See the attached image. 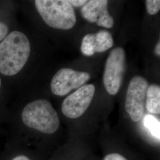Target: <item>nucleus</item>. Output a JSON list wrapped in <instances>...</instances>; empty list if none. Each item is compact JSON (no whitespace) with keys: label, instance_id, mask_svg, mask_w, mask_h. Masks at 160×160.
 <instances>
[{"label":"nucleus","instance_id":"1","mask_svg":"<svg viewBox=\"0 0 160 160\" xmlns=\"http://www.w3.org/2000/svg\"><path fill=\"white\" fill-rule=\"evenodd\" d=\"M30 44L27 36L12 32L0 43V72L7 76L17 74L27 62Z\"/></svg>","mask_w":160,"mask_h":160},{"label":"nucleus","instance_id":"2","mask_svg":"<svg viewBox=\"0 0 160 160\" xmlns=\"http://www.w3.org/2000/svg\"><path fill=\"white\" fill-rule=\"evenodd\" d=\"M22 118L26 126L45 133H53L59 126L57 112L46 100H38L27 104Z\"/></svg>","mask_w":160,"mask_h":160},{"label":"nucleus","instance_id":"3","mask_svg":"<svg viewBox=\"0 0 160 160\" xmlns=\"http://www.w3.org/2000/svg\"><path fill=\"white\" fill-rule=\"evenodd\" d=\"M36 8L50 27L61 30L72 29L77 22L73 7L65 0H36Z\"/></svg>","mask_w":160,"mask_h":160},{"label":"nucleus","instance_id":"4","mask_svg":"<svg viewBox=\"0 0 160 160\" xmlns=\"http://www.w3.org/2000/svg\"><path fill=\"white\" fill-rule=\"evenodd\" d=\"M125 52L118 47L110 52L107 59L103 75V82L108 92L116 94L120 90L125 72Z\"/></svg>","mask_w":160,"mask_h":160},{"label":"nucleus","instance_id":"5","mask_svg":"<svg viewBox=\"0 0 160 160\" xmlns=\"http://www.w3.org/2000/svg\"><path fill=\"white\" fill-rule=\"evenodd\" d=\"M148 82L143 77L135 76L132 79L126 92L125 108L132 121L142 119Z\"/></svg>","mask_w":160,"mask_h":160},{"label":"nucleus","instance_id":"6","mask_svg":"<svg viewBox=\"0 0 160 160\" xmlns=\"http://www.w3.org/2000/svg\"><path fill=\"white\" fill-rule=\"evenodd\" d=\"M95 92V86L91 84L78 88L63 100L61 107L62 113L71 119L80 118L90 106Z\"/></svg>","mask_w":160,"mask_h":160},{"label":"nucleus","instance_id":"7","mask_svg":"<svg viewBox=\"0 0 160 160\" xmlns=\"http://www.w3.org/2000/svg\"><path fill=\"white\" fill-rule=\"evenodd\" d=\"M91 75L71 68H62L53 76L51 82L52 92L58 96H64L71 91L84 86Z\"/></svg>","mask_w":160,"mask_h":160},{"label":"nucleus","instance_id":"8","mask_svg":"<svg viewBox=\"0 0 160 160\" xmlns=\"http://www.w3.org/2000/svg\"><path fill=\"white\" fill-rule=\"evenodd\" d=\"M108 1H88L81 8V14L88 22L96 23L97 26L110 29L114 24L113 18L108 10Z\"/></svg>","mask_w":160,"mask_h":160},{"label":"nucleus","instance_id":"9","mask_svg":"<svg viewBox=\"0 0 160 160\" xmlns=\"http://www.w3.org/2000/svg\"><path fill=\"white\" fill-rule=\"evenodd\" d=\"M146 108L149 112L154 114L160 113V87L152 84L148 86L147 92Z\"/></svg>","mask_w":160,"mask_h":160},{"label":"nucleus","instance_id":"10","mask_svg":"<svg viewBox=\"0 0 160 160\" xmlns=\"http://www.w3.org/2000/svg\"><path fill=\"white\" fill-rule=\"evenodd\" d=\"M114 44L112 34L107 30H100L95 33V52L100 53L106 51Z\"/></svg>","mask_w":160,"mask_h":160},{"label":"nucleus","instance_id":"11","mask_svg":"<svg viewBox=\"0 0 160 160\" xmlns=\"http://www.w3.org/2000/svg\"><path fill=\"white\" fill-rule=\"evenodd\" d=\"M143 124L154 137L160 140V123L159 120L152 115L147 114L143 118Z\"/></svg>","mask_w":160,"mask_h":160},{"label":"nucleus","instance_id":"12","mask_svg":"<svg viewBox=\"0 0 160 160\" xmlns=\"http://www.w3.org/2000/svg\"><path fill=\"white\" fill-rule=\"evenodd\" d=\"M82 53L87 57L93 55L95 52V34H86L82 40L81 46Z\"/></svg>","mask_w":160,"mask_h":160},{"label":"nucleus","instance_id":"13","mask_svg":"<svg viewBox=\"0 0 160 160\" xmlns=\"http://www.w3.org/2000/svg\"><path fill=\"white\" fill-rule=\"evenodd\" d=\"M145 4L149 14L155 15L160 11V1L159 0H147Z\"/></svg>","mask_w":160,"mask_h":160},{"label":"nucleus","instance_id":"14","mask_svg":"<svg viewBox=\"0 0 160 160\" xmlns=\"http://www.w3.org/2000/svg\"><path fill=\"white\" fill-rule=\"evenodd\" d=\"M104 160H127V159L119 154L112 153L106 155Z\"/></svg>","mask_w":160,"mask_h":160},{"label":"nucleus","instance_id":"15","mask_svg":"<svg viewBox=\"0 0 160 160\" xmlns=\"http://www.w3.org/2000/svg\"><path fill=\"white\" fill-rule=\"evenodd\" d=\"M8 33V28L5 24L0 23V40H3Z\"/></svg>","mask_w":160,"mask_h":160},{"label":"nucleus","instance_id":"16","mask_svg":"<svg viewBox=\"0 0 160 160\" xmlns=\"http://www.w3.org/2000/svg\"><path fill=\"white\" fill-rule=\"evenodd\" d=\"M69 3L72 6L75 7H79L84 6L87 2L86 0H69Z\"/></svg>","mask_w":160,"mask_h":160},{"label":"nucleus","instance_id":"17","mask_svg":"<svg viewBox=\"0 0 160 160\" xmlns=\"http://www.w3.org/2000/svg\"><path fill=\"white\" fill-rule=\"evenodd\" d=\"M155 54L157 55V56H158V57H160V41L157 43V45L155 46Z\"/></svg>","mask_w":160,"mask_h":160},{"label":"nucleus","instance_id":"18","mask_svg":"<svg viewBox=\"0 0 160 160\" xmlns=\"http://www.w3.org/2000/svg\"><path fill=\"white\" fill-rule=\"evenodd\" d=\"M12 160H30L28 157H27L26 156L24 155H19L17 156L16 157H15L14 158H13Z\"/></svg>","mask_w":160,"mask_h":160},{"label":"nucleus","instance_id":"19","mask_svg":"<svg viewBox=\"0 0 160 160\" xmlns=\"http://www.w3.org/2000/svg\"><path fill=\"white\" fill-rule=\"evenodd\" d=\"M0 87H1V78H0Z\"/></svg>","mask_w":160,"mask_h":160}]
</instances>
